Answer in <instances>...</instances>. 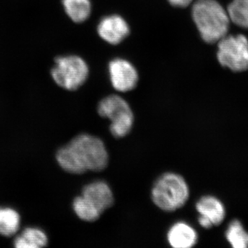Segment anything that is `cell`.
<instances>
[{
  "mask_svg": "<svg viewBox=\"0 0 248 248\" xmlns=\"http://www.w3.org/2000/svg\"><path fill=\"white\" fill-rule=\"evenodd\" d=\"M193 0H169L170 4L175 7L185 8L187 7L192 2Z\"/></svg>",
  "mask_w": 248,
  "mask_h": 248,
  "instance_id": "ac0fdd59",
  "label": "cell"
},
{
  "mask_svg": "<svg viewBox=\"0 0 248 248\" xmlns=\"http://www.w3.org/2000/svg\"><path fill=\"white\" fill-rule=\"evenodd\" d=\"M226 234L227 239L233 248H248V233L239 220H234L230 223Z\"/></svg>",
  "mask_w": 248,
  "mask_h": 248,
  "instance_id": "e0dca14e",
  "label": "cell"
},
{
  "mask_svg": "<svg viewBox=\"0 0 248 248\" xmlns=\"http://www.w3.org/2000/svg\"><path fill=\"white\" fill-rule=\"evenodd\" d=\"M230 20L238 27L248 29V0H233L228 7Z\"/></svg>",
  "mask_w": 248,
  "mask_h": 248,
  "instance_id": "2e32d148",
  "label": "cell"
},
{
  "mask_svg": "<svg viewBox=\"0 0 248 248\" xmlns=\"http://www.w3.org/2000/svg\"><path fill=\"white\" fill-rule=\"evenodd\" d=\"M109 74L112 86L119 92L133 91L139 81L138 72L130 62L117 58L109 63Z\"/></svg>",
  "mask_w": 248,
  "mask_h": 248,
  "instance_id": "52a82bcc",
  "label": "cell"
},
{
  "mask_svg": "<svg viewBox=\"0 0 248 248\" xmlns=\"http://www.w3.org/2000/svg\"><path fill=\"white\" fill-rule=\"evenodd\" d=\"M192 18L202 39L213 44L227 35L230 18L216 0H197L192 9Z\"/></svg>",
  "mask_w": 248,
  "mask_h": 248,
  "instance_id": "7a4b0ae2",
  "label": "cell"
},
{
  "mask_svg": "<svg viewBox=\"0 0 248 248\" xmlns=\"http://www.w3.org/2000/svg\"><path fill=\"white\" fill-rule=\"evenodd\" d=\"M99 115L110 120V131L115 138L126 136L133 128L134 115L128 103L116 94L103 99L97 107Z\"/></svg>",
  "mask_w": 248,
  "mask_h": 248,
  "instance_id": "277c9868",
  "label": "cell"
},
{
  "mask_svg": "<svg viewBox=\"0 0 248 248\" xmlns=\"http://www.w3.org/2000/svg\"><path fill=\"white\" fill-rule=\"evenodd\" d=\"M220 64L234 72L248 70V40L244 35H226L218 42Z\"/></svg>",
  "mask_w": 248,
  "mask_h": 248,
  "instance_id": "8992f818",
  "label": "cell"
},
{
  "mask_svg": "<svg viewBox=\"0 0 248 248\" xmlns=\"http://www.w3.org/2000/svg\"><path fill=\"white\" fill-rule=\"evenodd\" d=\"M196 209L200 215L199 223L207 229L219 225L226 216L223 204L212 196H205L201 198L196 204Z\"/></svg>",
  "mask_w": 248,
  "mask_h": 248,
  "instance_id": "9c48e42d",
  "label": "cell"
},
{
  "mask_svg": "<svg viewBox=\"0 0 248 248\" xmlns=\"http://www.w3.org/2000/svg\"><path fill=\"white\" fill-rule=\"evenodd\" d=\"M57 161L62 169L71 174L100 172L108 164V153L102 140L81 134L62 147L57 153Z\"/></svg>",
  "mask_w": 248,
  "mask_h": 248,
  "instance_id": "6da1fadb",
  "label": "cell"
},
{
  "mask_svg": "<svg viewBox=\"0 0 248 248\" xmlns=\"http://www.w3.org/2000/svg\"><path fill=\"white\" fill-rule=\"evenodd\" d=\"M73 208L80 219L87 222H94L99 219L102 213L82 195L73 201Z\"/></svg>",
  "mask_w": 248,
  "mask_h": 248,
  "instance_id": "9a60e30c",
  "label": "cell"
},
{
  "mask_svg": "<svg viewBox=\"0 0 248 248\" xmlns=\"http://www.w3.org/2000/svg\"><path fill=\"white\" fill-rule=\"evenodd\" d=\"M62 4L66 14L74 22H84L91 16V0H62Z\"/></svg>",
  "mask_w": 248,
  "mask_h": 248,
  "instance_id": "4fadbf2b",
  "label": "cell"
},
{
  "mask_svg": "<svg viewBox=\"0 0 248 248\" xmlns=\"http://www.w3.org/2000/svg\"><path fill=\"white\" fill-rule=\"evenodd\" d=\"M99 37L112 45H117L125 40L130 34L128 23L117 15L103 18L97 27Z\"/></svg>",
  "mask_w": 248,
  "mask_h": 248,
  "instance_id": "ba28073f",
  "label": "cell"
},
{
  "mask_svg": "<svg viewBox=\"0 0 248 248\" xmlns=\"http://www.w3.org/2000/svg\"><path fill=\"white\" fill-rule=\"evenodd\" d=\"M167 239L172 248H190L197 244L198 235L190 225L185 222H177L170 228Z\"/></svg>",
  "mask_w": 248,
  "mask_h": 248,
  "instance_id": "8fae6325",
  "label": "cell"
},
{
  "mask_svg": "<svg viewBox=\"0 0 248 248\" xmlns=\"http://www.w3.org/2000/svg\"><path fill=\"white\" fill-rule=\"evenodd\" d=\"M20 216L14 209L0 207V234L11 236L20 226Z\"/></svg>",
  "mask_w": 248,
  "mask_h": 248,
  "instance_id": "5bb4252c",
  "label": "cell"
},
{
  "mask_svg": "<svg viewBox=\"0 0 248 248\" xmlns=\"http://www.w3.org/2000/svg\"><path fill=\"white\" fill-rule=\"evenodd\" d=\"M81 195L104 213L114 203V196L110 186L105 182L97 181L84 186Z\"/></svg>",
  "mask_w": 248,
  "mask_h": 248,
  "instance_id": "30bf717a",
  "label": "cell"
},
{
  "mask_svg": "<svg viewBox=\"0 0 248 248\" xmlns=\"http://www.w3.org/2000/svg\"><path fill=\"white\" fill-rule=\"evenodd\" d=\"M48 237L42 230L37 228H27L14 240L17 248H40L48 244Z\"/></svg>",
  "mask_w": 248,
  "mask_h": 248,
  "instance_id": "7c38bea8",
  "label": "cell"
},
{
  "mask_svg": "<svg viewBox=\"0 0 248 248\" xmlns=\"http://www.w3.org/2000/svg\"><path fill=\"white\" fill-rule=\"evenodd\" d=\"M52 68V78L59 86L68 91H76L86 82L89 74L86 62L77 55L59 57Z\"/></svg>",
  "mask_w": 248,
  "mask_h": 248,
  "instance_id": "5b68a950",
  "label": "cell"
},
{
  "mask_svg": "<svg viewBox=\"0 0 248 248\" xmlns=\"http://www.w3.org/2000/svg\"><path fill=\"white\" fill-rule=\"evenodd\" d=\"M189 194L188 186L184 177L176 173L167 172L155 182L151 197L158 208L170 213L185 205Z\"/></svg>",
  "mask_w": 248,
  "mask_h": 248,
  "instance_id": "3957f363",
  "label": "cell"
}]
</instances>
